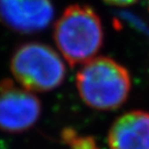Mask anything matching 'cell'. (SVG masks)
Listing matches in <instances>:
<instances>
[{"label": "cell", "mask_w": 149, "mask_h": 149, "mask_svg": "<svg viewBox=\"0 0 149 149\" xmlns=\"http://www.w3.org/2000/svg\"><path fill=\"white\" fill-rule=\"evenodd\" d=\"M106 3L111 5H116V6H126L133 3L137 2L138 0H104Z\"/></svg>", "instance_id": "8"}, {"label": "cell", "mask_w": 149, "mask_h": 149, "mask_svg": "<svg viewBox=\"0 0 149 149\" xmlns=\"http://www.w3.org/2000/svg\"><path fill=\"white\" fill-rule=\"evenodd\" d=\"M53 17L51 0H0V22L18 33L44 30Z\"/></svg>", "instance_id": "5"}, {"label": "cell", "mask_w": 149, "mask_h": 149, "mask_svg": "<svg viewBox=\"0 0 149 149\" xmlns=\"http://www.w3.org/2000/svg\"><path fill=\"white\" fill-rule=\"evenodd\" d=\"M110 149H149V112L130 111L113 122L108 133Z\"/></svg>", "instance_id": "6"}, {"label": "cell", "mask_w": 149, "mask_h": 149, "mask_svg": "<svg viewBox=\"0 0 149 149\" xmlns=\"http://www.w3.org/2000/svg\"><path fill=\"white\" fill-rule=\"evenodd\" d=\"M62 139L70 149H98L91 138L78 136L74 130H66L63 132Z\"/></svg>", "instance_id": "7"}, {"label": "cell", "mask_w": 149, "mask_h": 149, "mask_svg": "<svg viewBox=\"0 0 149 149\" xmlns=\"http://www.w3.org/2000/svg\"><path fill=\"white\" fill-rule=\"evenodd\" d=\"M10 72L24 89L33 92H48L58 88L66 76L61 56L42 42L22 44L10 58Z\"/></svg>", "instance_id": "3"}, {"label": "cell", "mask_w": 149, "mask_h": 149, "mask_svg": "<svg viewBox=\"0 0 149 149\" xmlns=\"http://www.w3.org/2000/svg\"><path fill=\"white\" fill-rule=\"evenodd\" d=\"M54 40L70 66L86 63L94 58L102 46V21L90 6L72 4L56 22Z\"/></svg>", "instance_id": "2"}, {"label": "cell", "mask_w": 149, "mask_h": 149, "mask_svg": "<svg viewBox=\"0 0 149 149\" xmlns=\"http://www.w3.org/2000/svg\"><path fill=\"white\" fill-rule=\"evenodd\" d=\"M148 4H149V2H148Z\"/></svg>", "instance_id": "9"}, {"label": "cell", "mask_w": 149, "mask_h": 149, "mask_svg": "<svg viewBox=\"0 0 149 149\" xmlns=\"http://www.w3.org/2000/svg\"><path fill=\"white\" fill-rule=\"evenodd\" d=\"M78 92L89 108L113 111L127 100L132 88L128 70L110 57H94L78 72Z\"/></svg>", "instance_id": "1"}, {"label": "cell", "mask_w": 149, "mask_h": 149, "mask_svg": "<svg viewBox=\"0 0 149 149\" xmlns=\"http://www.w3.org/2000/svg\"><path fill=\"white\" fill-rule=\"evenodd\" d=\"M42 104L36 95L10 80L0 82V130L24 133L40 119Z\"/></svg>", "instance_id": "4"}]
</instances>
